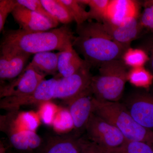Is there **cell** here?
Segmentation results:
<instances>
[{
	"label": "cell",
	"instance_id": "5bb4252c",
	"mask_svg": "<svg viewBox=\"0 0 153 153\" xmlns=\"http://www.w3.org/2000/svg\"><path fill=\"white\" fill-rule=\"evenodd\" d=\"M30 56V54L26 53L1 51V83L5 81L10 82L22 74Z\"/></svg>",
	"mask_w": 153,
	"mask_h": 153
},
{
	"label": "cell",
	"instance_id": "8fae6325",
	"mask_svg": "<svg viewBox=\"0 0 153 153\" xmlns=\"http://www.w3.org/2000/svg\"><path fill=\"white\" fill-rule=\"evenodd\" d=\"M86 142L77 134L50 136L36 153H82Z\"/></svg>",
	"mask_w": 153,
	"mask_h": 153
},
{
	"label": "cell",
	"instance_id": "ac0fdd59",
	"mask_svg": "<svg viewBox=\"0 0 153 153\" xmlns=\"http://www.w3.org/2000/svg\"><path fill=\"white\" fill-rule=\"evenodd\" d=\"M59 55V52L55 53L51 51L37 53L29 64L45 75H55L58 71Z\"/></svg>",
	"mask_w": 153,
	"mask_h": 153
},
{
	"label": "cell",
	"instance_id": "7402d4cb",
	"mask_svg": "<svg viewBox=\"0 0 153 153\" xmlns=\"http://www.w3.org/2000/svg\"><path fill=\"white\" fill-rule=\"evenodd\" d=\"M79 2L89 6V20H95L102 23L105 18L110 0H82Z\"/></svg>",
	"mask_w": 153,
	"mask_h": 153
},
{
	"label": "cell",
	"instance_id": "83f0119b",
	"mask_svg": "<svg viewBox=\"0 0 153 153\" xmlns=\"http://www.w3.org/2000/svg\"><path fill=\"white\" fill-rule=\"evenodd\" d=\"M18 3L16 0H1L0 1V32L4 30V26L9 14L12 13Z\"/></svg>",
	"mask_w": 153,
	"mask_h": 153
},
{
	"label": "cell",
	"instance_id": "30bf717a",
	"mask_svg": "<svg viewBox=\"0 0 153 153\" xmlns=\"http://www.w3.org/2000/svg\"><path fill=\"white\" fill-rule=\"evenodd\" d=\"M125 105L137 123L153 131V96L134 94L129 97Z\"/></svg>",
	"mask_w": 153,
	"mask_h": 153
},
{
	"label": "cell",
	"instance_id": "3957f363",
	"mask_svg": "<svg viewBox=\"0 0 153 153\" xmlns=\"http://www.w3.org/2000/svg\"><path fill=\"white\" fill-rule=\"evenodd\" d=\"M93 113L118 129L127 140L151 145L153 131L137 123L124 104L93 99Z\"/></svg>",
	"mask_w": 153,
	"mask_h": 153
},
{
	"label": "cell",
	"instance_id": "9c48e42d",
	"mask_svg": "<svg viewBox=\"0 0 153 153\" xmlns=\"http://www.w3.org/2000/svg\"><path fill=\"white\" fill-rule=\"evenodd\" d=\"M94 95L91 87L66 104L73 121L76 134L85 130L91 114L93 113Z\"/></svg>",
	"mask_w": 153,
	"mask_h": 153
},
{
	"label": "cell",
	"instance_id": "d4e9b609",
	"mask_svg": "<svg viewBox=\"0 0 153 153\" xmlns=\"http://www.w3.org/2000/svg\"><path fill=\"white\" fill-rule=\"evenodd\" d=\"M52 125L58 131H66L74 128L73 121L68 110L62 109L57 111Z\"/></svg>",
	"mask_w": 153,
	"mask_h": 153
},
{
	"label": "cell",
	"instance_id": "d6a6232c",
	"mask_svg": "<svg viewBox=\"0 0 153 153\" xmlns=\"http://www.w3.org/2000/svg\"><path fill=\"white\" fill-rule=\"evenodd\" d=\"M7 153H16L15 152H12V151H7Z\"/></svg>",
	"mask_w": 153,
	"mask_h": 153
},
{
	"label": "cell",
	"instance_id": "e575fe53",
	"mask_svg": "<svg viewBox=\"0 0 153 153\" xmlns=\"http://www.w3.org/2000/svg\"><path fill=\"white\" fill-rule=\"evenodd\" d=\"M82 153H88L87 152V151H86V150H85H85H84V152H83Z\"/></svg>",
	"mask_w": 153,
	"mask_h": 153
},
{
	"label": "cell",
	"instance_id": "2e32d148",
	"mask_svg": "<svg viewBox=\"0 0 153 153\" xmlns=\"http://www.w3.org/2000/svg\"><path fill=\"white\" fill-rule=\"evenodd\" d=\"M138 18H132L118 25L105 23L102 24L106 32L115 41L130 47L132 41L138 37L143 28Z\"/></svg>",
	"mask_w": 153,
	"mask_h": 153
},
{
	"label": "cell",
	"instance_id": "7a4b0ae2",
	"mask_svg": "<svg viewBox=\"0 0 153 153\" xmlns=\"http://www.w3.org/2000/svg\"><path fill=\"white\" fill-rule=\"evenodd\" d=\"M76 31L77 36H75L72 46L91 66L121 59L130 47L115 41L102 23L86 22L76 26Z\"/></svg>",
	"mask_w": 153,
	"mask_h": 153
},
{
	"label": "cell",
	"instance_id": "836d02e7",
	"mask_svg": "<svg viewBox=\"0 0 153 153\" xmlns=\"http://www.w3.org/2000/svg\"><path fill=\"white\" fill-rule=\"evenodd\" d=\"M150 146H151L152 147V148L153 149V139L152 140V142L151 143Z\"/></svg>",
	"mask_w": 153,
	"mask_h": 153
},
{
	"label": "cell",
	"instance_id": "484cf974",
	"mask_svg": "<svg viewBox=\"0 0 153 153\" xmlns=\"http://www.w3.org/2000/svg\"><path fill=\"white\" fill-rule=\"evenodd\" d=\"M19 5L23 6L29 10L36 12L55 23L59 24L58 21L47 12L41 1L39 0H17Z\"/></svg>",
	"mask_w": 153,
	"mask_h": 153
},
{
	"label": "cell",
	"instance_id": "f1b7e54d",
	"mask_svg": "<svg viewBox=\"0 0 153 153\" xmlns=\"http://www.w3.org/2000/svg\"><path fill=\"white\" fill-rule=\"evenodd\" d=\"M41 105L40 115L42 120L47 124H52L55 114L57 113V108L53 103L49 102H44Z\"/></svg>",
	"mask_w": 153,
	"mask_h": 153
},
{
	"label": "cell",
	"instance_id": "9a60e30c",
	"mask_svg": "<svg viewBox=\"0 0 153 153\" xmlns=\"http://www.w3.org/2000/svg\"><path fill=\"white\" fill-rule=\"evenodd\" d=\"M2 131L7 135L11 146L22 153H36L44 142L36 131L13 128Z\"/></svg>",
	"mask_w": 153,
	"mask_h": 153
},
{
	"label": "cell",
	"instance_id": "1f68e13d",
	"mask_svg": "<svg viewBox=\"0 0 153 153\" xmlns=\"http://www.w3.org/2000/svg\"><path fill=\"white\" fill-rule=\"evenodd\" d=\"M7 148L4 146L2 142L1 141L0 142V153H7Z\"/></svg>",
	"mask_w": 153,
	"mask_h": 153
},
{
	"label": "cell",
	"instance_id": "f546056e",
	"mask_svg": "<svg viewBox=\"0 0 153 153\" xmlns=\"http://www.w3.org/2000/svg\"><path fill=\"white\" fill-rule=\"evenodd\" d=\"M86 151L88 153H100L95 145L91 142L88 144Z\"/></svg>",
	"mask_w": 153,
	"mask_h": 153
},
{
	"label": "cell",
	"instance_id": "4dcf8cb0",
	"mask_svg": "<svg viewBox=\"0 0 153 153\" xmlns=\"http://www.w3.org/2000/svg\"><path fill=\"white\" fill-rule=\"evenodd\" d=\"M148 62H149L150 68L153 74V45L151 47L150 56L149 57V60Z\"/></svg>",
	"mask_w": 153,
	"mask_h": 153
},
{
	"label": "cell",
	"instance_id": "ba28073f",
	"mask_svg": "<svg viewBox=\"0 0 153 153\" xmlns=\"http://www.w3.org/2000/svg\"><path fill=\"white\" fill-rule=\"evenodd\" d=\"M57 79L53 78L43 80L34 92L22 97H6L0 101V108L9 111L19 110L20 107L29 105L43 104L54 97Z\"/></svg>",
	"mask_w": 153,
	"mask_h": 153
},
{
	"label": "cell",
	"instance_id": "d6986e66",
	"mask_svg": "<svg viewBox=\"0 0 153 153\" xmlns=\"http://www.w3.org/2000/svg\"><path fill=\"white\" fill-rule=\"evenodd\" d=\"M42 4L59 23L67 25L74 21L68 9L61 0H41Z\"/></svg>",
	"mask_w": 153,
	"mask_h": 153
},
{
	"label": "cell",
	"instance_id": "ffe728a7",
	"mask_svg": "<svg viewBox=\"0 0 153 153\" xmlns=\"http://www.w3.org/2000/svg\"><path fill=\"white\" fill-rule=\"evenodd\" d=\"M98 146L100 153H153L152 148L149 144L127 140L120 146L114 149H107Z\"/></svg>",
	"mask_w": 153,
	"mask_h": 153
},
{
	"label": "cell",
	"instance_id": "cb8c5ba5",
	"mask_svg": "<svg viewBox=\"0 0 153 153\" xmlns=\"http://www.w3.org/2000/svg\"><path fill=\"white\" fill-rule=\"evenodd\" d=\"M73 17L76 26L80 25L89 20V14L82 4L76 0H61Z\"/></svg>",
	"mask_w": 153,
	"mask_h": 153
},
{
	"label": "cell",
	"instance_id": "d590c367",
	"mask_svg": "<svg viewBox=\"0 0 153 153\" xmlns=\"http://www.w3.org/2000/svg\"><path fill=\"white\" fill-rule=\"evenodd\" d=\"M152 1H153V0H152Z\"/></svg>",
	"mask_w": 153,
	"mask_h": 153
},
{
	"label": "cell",
	"instance_id": "44dd1931",
	"mask_svg": "<svg viewBox=\"0 0 153 153\" xmlns=\"http://www.w3.org/2000/svg\"><path fill=\"white\" fill-rule=\"evenodd\" d=\"M121 59L127 66L137 68L144 67L149 60V57L143 49L130 47L124 53Z\"/></svg>",
	"mask_w": 153,
	"mask_h": 153
},
{
	"label": "cell",
	"instance_id": "4316f807",
	"mask_svg": "<svg viewBox=\"0 0 153 153\" xmlns=\"http://www.w3.org/2000/svg\"><path fill=\"white\" fill-rule=\"evenodd\" d=\"M144 9L139 18L143 27L147 28L153 33V1H146L144 4Z\"/></svg>",
	"mask_w": 153,
	"mask_h": 153
},
{
	"label": "cell",
	"instance_id": "6da1fadb",
	"mask_svg": "<svg viewBox=\"0 0 153 153\" xmlns=\"http://www.w3.org/2000/svg\"><path fill=\"white\" fill-rule=\"evenodd\" d=\"M74 38V33L67 25L42 32L8 30L3 34L1 51L31 55L52 50L62 52L73 46Z\"/></svg>",
	"mask_w": 153,
	"mask_h": 153
},
{
	"label": "cell",
	"instance_id": "e0dca14e",
	"mask_svg": "<svg viewBox=\"0 0 153 153\" xmlns=\"http://www.w3.org/2000/svg\"><path fill=\"white\" fill-rule=\"evenodd\" d=\"M85 61L79 57L72 46L65 51L59 52L58 72L62 77L71 76L82 67Z\"/></svg>",
	"mask_w": 153,
	"mask_h": 153
},
{
	"label": "cell",
	"instance_id": "4fadbf2b",
	"mask_svg": "<svg viewBox=\"0 0 153 153\" xmlns=\"http://www.w3.org/2000/svg\"><path fill=\"white\" fill-rule=\"evenodd\" d=\"M140 4L134 0H110L103 23L118 25L134 18H139Z\"/></svg>",
	"mask_w": 153,
	"mask_h": 153
},
{
	"label": "cell",
	"instance_id": "52a82bcc",
	"mask_svg": "<svg viewBox=\"0 0 153 153\" xmlns=\"http://www.w3.org/2000/svg\"><path fill=\"white\" fill-rule=\"evenodd\" d=\"M46 76L29 64L16 78L1 85L0 97L2 99L30 95L35 91Z\"/></svg>",
	"mask_w": 153,
	"mask_h": 153
},
{
	"label": "cell",
	"instance_id": "7c38bea8",
	"mask_svg": "<svg viewBox=\"0 0 153 153\" xmlns=\"http://www.w3.org/2000/svg\"><path fill=\"white\" fill-rule=\"evenodd\" d=\"M15 22L20 29L27 32H37L55 29L59 24L18 4L12 13Z\"/></svg>",
	"mask_w": 153,
	"mask_h": 153
},
{
	"label": "cell",
	"instance_id": "277c9868",
	"mask_svg": "<svg viewBox=\"0 0 153 153\" xmlns=\"http://www.w3.org/2000/svg\"><path fill=\"white\" fill-rule=\"evenodd\" d=\"M122 59L99 66V74L92 76L90 87L94 98L100 101L119 102L128 80V71Z\"/></svg>",
	"mask_w": 153,
	"mask_h": 153
},
{
	"label": "cell",
	"instance_id": "8992f818",
	"mask_svg": "<svg viewBox=\"0 0 153 153\" xmlns=\"http://www.w3.org/2000/svg\"><path fill=\"white\" fill-rule=\"evenodd\" d=\"M91 67L85 61L74 74L57 79L53 99L63 100L67 103L90 87L92 77L90 72Z\"/></svg>",
	"mask_w": 153,
	"mask_h": 153
},
{
	"label": "cell",
	"instance_id": "5b68a950",
	"mask_svg": "<svg viewBox=\"0 0 153 153\" xmlns=\"http://www.w3.org/2000/svg\"><path fill=\"white\" fill-rule=\"evenodd\" d=\"M85 130L90 142L107 149L120 146L126 140L118 129L93 113Z\"/></svg>",
	"mask_w": 153,
	"mask_h": 153
},
{
	"label": "cell",
	"instance_id": "603a6c76",
	"mask_svg": "<svg viewBox=\"0 0 153 153\" xmlns=\"http://www.w3.org/2000/svg\"><path fill=\"white\" fill-rule=\"evenodd\" d=\"M153 74L144 67L131 68L128 71V79L137 87H146L152 81Z\"/></svg>",
	"mask_w": 153,
	"mask_h": 153
}]
</instances>
